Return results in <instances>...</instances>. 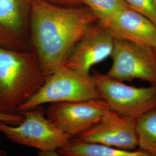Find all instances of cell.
I'll return each mask as SVG.
<instances>
[{
    "instance_id": "6da1fadb",
    "label": "cell",
    "mask_w": 156,
    "mask_h": 156,
    "mask_svg": "<svg viewBox=\"0 0 156 156\" xmlns=\"http://www.w3.org/2000/svg\"><path fill=\"white\" fill-rule=\"evenodd\" d=\"M31 41L46 76L65 65L79 40L97 18L86 6L65 7L28 0Z\"/></svg>"
},
{
    "instance_id": "7a4b0ae2",
    "label": "cell",
    "mask_w": 156,
    "mask_h": 156,
    "mask_svg": "<svg viewBox=\"0 0 156 156\" xmlns=\"http://www.w3.org/2000/svg\"><path fill=\"white\" fill-rule=\"evenodd\" d=\"M46 78L33 49L20 51L0 45V112L16 114Z\"/></svg>"
},
{
    "instance_id": "3957f363",
    "label": "cell",
    "mask_w": 156,
    "mask_h": 156,
    "mask_svg": "<svg viewBox=\"0 0 156 156\" xmlns=\"http://www.w3.org/2000/svg\"><path fill=\"white\" fill-rule=\"evenodd\" d=\"M100 98L101 97L91 75L64 66L47 76L40 89L19 108L17 113L46 104Z\"/></svg>"
},
{
    "instance_id": "277c9868",
    "label": "cell",
    "mask_w": 156,
    "mask_h": 156,
    "mask_svg": "<svg viewBox=\"0 0 156 156\" xmlns=\"http://www.w3.org/2000/svg\"><path fill=\"white\" fill-rule=\"evenodd\" d=\"M18 113L23 119L17 126L0 121V132L12 142L44 151H57L69 141L47 118L42 105Z\"/></svg>"
},
{
    "instance_id": "5b68a950",
    "label": "cell",
    "mask_w": 156,
    "mask_h": 156,
    "mask_svg": "<svg viewBox=\"0 0 156 156\" xmlns=\"http://www.w3.org/2000/svg\"><path fill=\"white\" fill-rule=\"evenodd\" d=\"M92 77L101 98L111 110L123 116L136 120L156 107V85L137 87L100 73Z\"/></svg>"
},
{
    "instance_id": "8992f818",
    "label": "cell",
    "mask_w": 156,
    "mask_h": 156,
    "mask_svg": "<svg viewBox=\"0 0 156 156\" xmlns=\"http://www.w3.org/2000/svg\"><path fill=\"white\" fill-rule=\"evenodd\" d=\"M112 64L106 75L120 82L140 79L156 85V55L153 48L115 39Z\"/></svg>"
},
{
    "instance_id": "52a82bcc",
    "label": "cell",
    "mask_w": 156,
    "mask_h": 156,
    "mask_svg": "<svg viewBox=\"0 0 156 156\" xmlns=\"http://www.w3.org/2000/svg\"><path fill=\"white\" fill-rule=\"evenodd\" d=\"M110 109L102 98L50 104L47 118L71 140L78 137L100 121Z\"/></svg>"
},
{
    "instance_id": "ba28073f",
    "label": "cell",
    "mask_w": 156,
    "mask_h": 156,
    "mask_svg": "<svg viewBox=\"0 0 156 156\" xmlns=\"http://www.w3.org/2000/svg\"><path fill=\"white\" fill-rule=\"evenodd\" d=\"M0 45L20 51L33 49L28 0H0Z\"/></svg>"
},
{
    "instance_id": "9c48e42d",
    "label": "cell",
    "mask_w": 156,
    "mask_h": 156,
    "mask_svg": "<svg viewBox=\"0 0 156 156\" xmlns=\"http://www.w3.org/2000/svg\"><path fill=\"white\" fill-rule=\"evenodd\" d=\"M114 42L115 38L108 28L95 23L74 47L64 66L79 73L90 75L92 67L111 57Z\"/></svg>"
},
{
    "instance_id": "30bf717a",
    "label": "cell",
    "mask_w": 156,
    "mask_h": 156,
    "mask_svg": "<svg viewBox=\"0 0 156 156\" xmlns=\"http://www.w3.org/2000/svg\"><path fill=\"white\" fill-rule=\"evenodd\" d=\"M84 142L99 144L125 150L138 147L135 120L109 110L100 121L78 137Z\"/></svg>"
},
{
    "instance_id": "8fae6325",
    "label": "cell",
    "mask_w": 156,
    "mask_h": 156,
    "mask_svg": "<svg viewBox=\"0 0 156 156\" xmlns=\"http://www.w3.org/2000/svg\"><path fill=\"white\" fill-rule=\"evenodd\" d=\"M108 28L115 39L153 49L156 46V24L129 7L117 13Z\"/></svg>"
},
{
    "instance_id": "7c38bea8",
    "label": "cell",
    "mask_w": 156,
    "mask_h": 156,
    "mask_svg": "<svg viewBox=\"0 0 156 156\" xmlns=\"http://www.w3.org/2000/svg\"><path fill=\"white\" fill-rule=\"evenodd\" d=\"M57 152L62 156H151L140 150L129 151L99 144L84 142L78 138L69 140Z\"/></svg>"
},
{
    "instance_id": "4fadbf2b",
    "label": "cell",
    "mask_w": 156,
    "mask_h": 156,
    "mask_svg": "<svg viewBox=\"0 0 156 156\" xmlns=\"http://www.w3.org/2000/svg\"><path fill=\"white\" fill-rule=\"evenodd\" d=\"M138 147L151 156H156V107L135 120Z\"/></svg>"
},
{
    "instance_id": "5bb4252c",
    "label": "cell",
    "mask_w": 156,
    "mask_h": 156,
    "mask_svg": "<svg viewBox=\"0 0 156 156\" xmlns=\"http://www.w3.org/2000/svg\"><path fill=\"white\" fill-rule=\"evenodd\" d=\"M97 18V22L107 27L117 13L129 6L124 0H82Z\"/></svg>"
},
{
    "instance_id": "9a60e30c",
    "label": "cell",
    "mask_w": 156,
    "mask_h": 156,
    "mask_svg": "<svg viewBox=\"0 0 156 156\" xmlns=\"http://www.w3.org/2000/svg\"><path fill=\"white\" fill-rule=\"evenodd\" d=\"M129 7L156 25V0H124Z\"/></svg>"
},
{
    "instance_id": "2e32d148",
    "label": "cell",
    "mask_w": 156,
    "mask_h": 156,
    "mask_svg": "<svg viewBox=\"0 0 156 156\" xmlns=\"http://www.w3.org/2000/svg\"><path fill=\"white\" fill-rule=\"evenodd\" d=\"M22 115L19 113L10 115L5 114L0 112V121L1 122H4L11 124H17L22 120Z\"/></svg>"
},
{
    "instance_id": "e0dca14e",
    "label": "cell",
    "mask_w": 156,
    "mask_h": 156,
    "mask_svg": "<svg viewBox=\"0 0 156 156\" xmlns=\"http://www.w3.org/2000/svg\"><path fill=\"white\" fill-rule=\"evenodd\" d=\"M46 1L56 5L65 6V7H73L79 6L83 4L82 0H45Z\"/></svg>"
},
{
    "instance_id": "ac0fdd59",
    "label": "cell",
    "mask_w": 156,
    "mask_h": 156,
    "mask_svg": "<svg viewBox=\"0 0 156 156\" xmlns=\"http://www.w3.org/2000/svg\"><path fill=\"white\" fill-rule=\"evenodd\" d=\"M38 155L39 156H62L57 151H39Z\"/></svg>"
},
{
    "instance_id": "d6986e66",
    "label": "cell",
    "mask_w": 156,
    "mask_h": 156,
    "mask_svg": "<svg viewBox=\"0 0 156 156\" xmlns=\"http://www.w3.org/2000/svg\"><path fill=\"white\" fill-rule=\"evenodd\" d=\"M0 156H8L5 151L0 147Z\"/></svg>"
},
{
    "instance_id": "ffe728a7",
    "label": "cell",
    "mask_w": 156,
    "mask_h": 156,
    "mask_svg": "<svg viewBox=\"0 0 156 156\" xmlns=\"http://www.w3.org/2000/svg\"><path fill=\"white\" fill-rule=\"evenodd\" d=\"M153 50H154V52H155V53H156V46L153 48Z\"/></svg>"
}]
</instances>
